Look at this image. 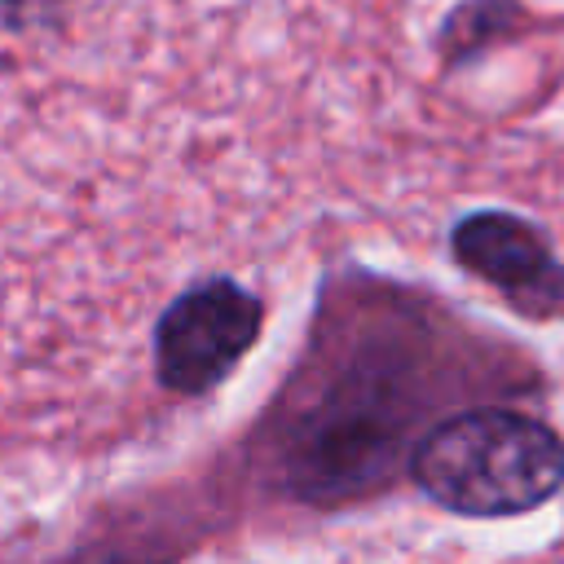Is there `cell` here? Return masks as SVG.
I'll return each instance as SVG.
<instances>
[{"label": "cell", "mask_w": 564, "mask_h": 564, "mask_svg": "<svg viewBox=\"0 0 564 564\" xmlns=\"http://www.w3.org/2000/svg\"><path fill=\"white\" fill-rule=\"evenodd\" d=\"M410 476L454 516H529L564 489V436L524 410L471 405L419 436Z\"/></svg>", "instance_id": "6da1fadb"}, {"label": "cell", "mask_w": 564, "mask_h": 564, "mask_svg": "<svg viewBox=\"0 0 564 564\" xmlns=\"http://www.w3.org/2000/svg\"><path fill=\"white\" fill-rule=\"evenodd\" d=\"M260 330V304L238 282L216 278L185 291L154 330V366L159 379L181 392L198 397L220 383Z\"/></svg>", "instance_id": "7a4b0ae2"}, {"label": "cell", "mask_w": 564, "mask_h": 564, "mask_svg": "<svg viewBox=\"0 0 564 564\" xmlns=\"http://www.w3.org/2000/svg\"><path fill=\"white\" fill-rule=\"evenodd\" d=\"M449 251L471 278L489 282L524 317L564 313V264L533 220L502 207L471 212L454 225Z\"/></svg>", "instance_id": "3957f363"}]
</instances>
